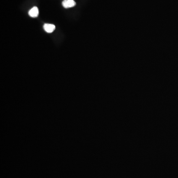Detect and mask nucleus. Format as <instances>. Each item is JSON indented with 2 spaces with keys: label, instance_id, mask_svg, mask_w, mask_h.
I'll use <instances>...</instances> for the list:
<instances>
[{
  "label": "nucleus",
  "instance_id": "1",
  "mask_svg": "<svg viewBox=\"0 0 178 178\" xmlns=\"http://www.w3.org/2000/svg\"><path fill=\"white\" fill-rule=\"evenodd\" d=\"M62 5L65 9L73 7L76 5V2L74 0H64Z\"/></svg>",
  "mask_w": 178,
  "mask_h": 178
},
{
  "label": "nucleus",
  "instance_id": "2",
  "mask_svg": "<svg viewBox=\"0 0 178 178\" xmlns=\"http://www.w3.org/2000/svg\"><path fill=\"white\" fill-rule=\"evenodd\" d=\"M28 14H29L30 16L33 17V18L37 17L39 15L38 8L37 7H33L29 11Z\"/></svg>",
  "mask_w": 178,
  "mask_h": 178
},
{
  "label": "nucleus",
  "instance_id": "3",
  "mask_svg": "<svg viewBox=\"0 0 178 178\" xmlns=\"http://www.w3.org/2000/svg\"><path fill=\"white\" fill-rule=\"evenodd\" d=\"M44 29L47 33H51L53 32L55 30V27L54 24L46 23L44 26Z\"/></svg>",
  "mask_w": 178,
  "mask_h": 178
}]
</instances>
